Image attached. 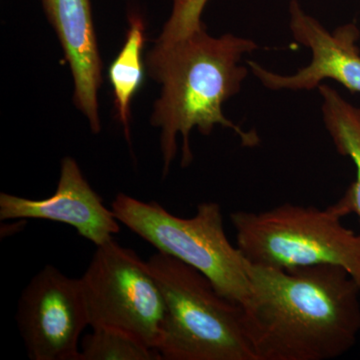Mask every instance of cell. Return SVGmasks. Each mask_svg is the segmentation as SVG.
<instances>
[{
  "label": "cell",
  "mask_w": 360,
  "mask_h": 360,
  "mask_svg": "<svg viewBox=\"0 0 360 360\" xmlns=\"http://www.w3.org/2000/svg\"><path fill=\"white\" fill-rule=\"evenodd\" d=\"M246 335L255 360H328L354 347L360 286L340 266L272 269L248 264Z\"/></svg>",
  "instance_id": "1"
},
{
  "label": "cell",
  "mask_w": 360,
  "mask_h": 360,
  "mask_svg": "<svg viewBox=\"0 0 360 360\" xmlns=\"http://www.w3.org/2000/svg\"><path fill=\"white\" fill-rule=\"evenodd\" d=\"M258 49L253 40L231 33L210 37L203 23L165 25L160 39L146 58L148 75L162 85L151 123L160 127L163 175L176 158L177 135L182 136L181 165L188 167L193 155L189 135L193 127L212 134L215 125L236 132L243 146L259 142L255 130L241 129L222 112V105L238 94L248 68L239 65L243 54Z\"/></svg>",
  "instance_id": "2"
},
{
  "label": "cell",
  "mask_w": 360,
  "mask_h": 360,
  "mask_svg": "<svg viewBox=\"0 0 360 360\" xmlns=\"http://www.w3.org/2000/svg\"><path fill=\"white\" fill-rule=\"evenodd\" d=\"M146 262L165 300L162 359L255 360L240 304L176 258L158 251Z\"/></svg>",
  "instance_id": "3"
},
{
  "label": "cell",
  "mask_w": 360,
  "mask_h": 360,
  "mask_svg": "<svg viewBox=\"0 0 360 360\" xmlns=\"http://www.w3.org/2000/svg\"><path fill=\"white\" fill-rule=\"evenodd\" d=\"M349 214L340 200L326 210L283 203L265 212L231 214L236 246L248 262L272 269L336 265L360 286V234L341 222Z\"/></svg>",
  "instance_id": "4"
},
{
  "label": "cell",
  "mask_w": 360,
  "mask_h": 360,
  "mask_svg": "<svg viewBox=\"0 0 360 360\" xmlns=\"http://www.w3.org/2000/svg\"><path fill=\"white\" fill-rule=\"evenodd\" d=\"M111 210L120 224L158 251L201 272L227 300L243 307L250 302V262L227 238L219 203H200L193 217L184 219L155 201L118 193Z\"/></svg>",
  "instance_id": "5"
},
{
  "label": "cell",
  "mask_w": 360,
  "mask_h": 360,
  "mask_svg": "<svg viewBox=\"0 0 360 360\" xmlns=\"http://www.w3.org/2000/svg\"><path fill=\"white\" fill-rule=\"evenodd\" d=\"M80 281L90 328L123 331L158 349L165 304L148 262L113 238L96 246Z\"/></svg>",
  "instance_id": "6"
},
{
  "label": "cell",
  "mask_w": 360,
  "mask_h": 360,
  "mask_svg": "<svg viewBox=\"0 0 360 360\" xmlns=\"http://www.w3.org/2000/svg\"><path fill=\"white\" fill-rule=\"evenodd\" d=\"M16 322L30 359L80 360L89 326L82 281L46 265L22 290Z\"/></svg>",
  "instance_id": "7"
},
{
  "label": "cell",
  "mask_w": 360,
  "mask_h": 360,
  "mask_svg": "<svg viewBox=\"0 0 360 360\" xmlns=\"http://www.w3.org/2000/svg\"><path fill=\"white\" fill-rule=\"evenodd\" d=\"M290 30L300 44L312 51L311 63L293 75L271 72L248 61L253 75L271 90H312L323 79L335 80L352 92H360V32L354 23L340 26L330 33L302 11L296 0L290 4Z\"/></svg>",
  "instance_id": "8"
},
{
  "label": "cell",
  "mask_w": 360,
  "mask_h": 360,
  "mask_svg": "<svg viewBox=\"0 0 360 360\" xmlns=\"http://www.w3.org/2000/svg\"><path fill=\"white\" fill-rule=\"evenodd\" d=\"M40 219L60 222L96 246L103 245L120 233V222L112 210L84 179L77 161H61L56 193L44 200H32L0 193V220Z\"/></svg>",
  "instance_id": "9"
},
{
  "label": "cell",
  "mask_w": 360,
  "mask_h": 360,
  "mask_svg": "<svg viewBox=\"0 0 360 360\" xmlns=\"http://www.w3.org/2000/svg\"><path fill=\"white\" fill-rule=\"evenodd\" d=\"M58 34L75 79V104L89 118L92 132L101 129L97 91L103 61L97 45L90 0H41Z\"/></svg>",
  "instance_id": "10"
},
{
  "label": "cell",
  "mask_w": 360,
  "mask_h": 360,
  "mask_svg": "<svg viewBox=\"0 0 360 360\" xmlns=\"http://www.w3.org/2000/svg\"><path fill=\"white\" fill-rule=\"evenodd\" d=\"M322 97V116L336 150L347 156L356 167V179L348 187L340 200L349 213H355L360 224V108L348 103L326 84L319 86Z\"/></svg>",
  "instance_id": "11"
},
{
  "label": "cell",
  "mask_w": 360,
  "mask_h": 360,
  "mask_svg": "<svg viewBox=\"0 0 360 360\" xmlns=\"http://www.w3.org/2000/svg\"><path fill=\"white\" fill-rule=\"evenodd\" d=\"M129 27L122 51L108 68V79L112 86L116 118L124 129L125 137L130 141V104L141 89L146 77L142 51L146 44V25L139 14L131 13Z\"/></svg>",
  "instance_id": "12"
},
{
  "label": "cell",
  "mask_w": 360,
  "mask_h": 360,
  "mask_svg": "<svg viewBox=\"0 0 360 360\" xmlns=\"http://www.w3.org/2000/svg\"><path fill=\"white\" fill-rule=\"evenodd\" d=\"M80 360H162L160 352L116 329H92L80 342Z\"/></svg>",
  "instance_id": "13"
},
{
  "label": "cell",
  "mask_w": 360,
  "mask_h": 360,
  "mask_svg": "<svg viewBox=\"0 0 360 360\" xmlns=\"http://www.w3.org/2000/svg\"><path fill=\"white\" fill-rule=\"evenodd\" d=\"M200 1L202 2V4H206V1H207V0H200Z\"/></svg>",
  "instance_id": "14"
}]
</instances>
